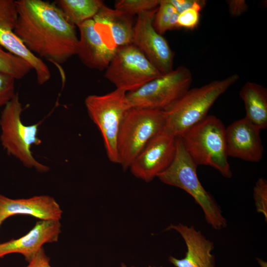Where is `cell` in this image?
Here are the masks:
<instances>
[{
    "mask_svg": "<svg viewBox=\"0 0 267 267\" xmlns=\"http://www.w3.org/2000/svg\"><path fill=\"white\" fill-rule=\"evenodd\" d=\"M16 80L12 76L0 72V108L4 107L15 96Z\"/></svg>",
    "mask_w": 267,
    "mask_h": 267,
    "instance_id": "obj_26",
    "label": "cell"
},
{
    "mask_svg": "<svg viewBox=\"0 0 267 267\" xmlns=\"http://www.w3.org/2000/svg\"><path fill=\"white\" fill-rule=\"evenodd\" d=\"M175 230L183 238L187 251L182 259L170 256L169 262L175 267H216L212 241L207 239L194 226H188L181 223L171 224L165 231Z\"/></svg>",
    "mask_w": 267,
    "mask_h": 267,
    "instance_id": "obj_15",
    "label": "cell"
},
{
    "mask_svg": "<svg viewBox=\"0 0 267 267\" xmlns=\"http://www.w3.org/2000/svg\"><path fill=\"white\" fill-rule=\"evenodd\" d=\"M162 267V266H161V267Z\"/></svg>",
    "mask_w": 267,
    "mask_h": 267,
    "instance_id": "obj_32",
    "label": "cell"
},
{
    "mask_svg": "<svg viewBox=\"0 0 267 267\" xmlns=\"http://www.w3.org/2000/svg\"><path fill=\"white\" fill-rule=\"evenodd\" d=\"M253 197L256 211L263 215L267 221V181L260 178L256 181L253 189Z\"/></svg>",
    "mask_w": 267,
    "mask_h": 267,
    "instance_id": "obj_25",
    "label": "cell"
},
{
    "mask_svg": "<svg viewBox=\"0 0 267 267\" xmlns=\"http://www.w3.org/2000/svg\"><path fill=\"white\" fill-rule=\"evenodd\" d=\"M260 131L261 130L245 117L228 125L225 128L228 156L248 162L261 161L264 148Z\"/></svg>",
    "mask_w": 267,
    "mask_h": 267,
    "instance_id": "obj_14",
    "label": "cell"
},
{
    "mask_svg": "<svg viewBox=\"0 0 267 267\" xmlns=\"http://www.w3.org/2000/svg\"><path fill=\"white\" fill-rule=\"evenodd\" d=\"M166 112L131 108L121 125L117 148L120 164L126 170L136 156L154 136L163 131Z\"/></svg>",
    "mask_w": 267,
    "mask_h": 267,
    "instance_id": "obj_6",
    "label": "cell"
},
{
    "mask_svg": "<svg viewBox=\"0 0 267 267\" xmlns=\"http://www.w3.org/2000/svg\"><path fill=\"white\" fill-rule=\"evenodd\" d=\"M76 26L80 32L76 55L80 60L89 68L100 71L106 69L118 47L105 41L93 19Z\"/></svg>",
    "mask_w": 267,
    "mask_h": 267,
    "instance_id": "obj_13",
    "label": "cell"
},
{
    "mask_svg": "<svg viewBox=\"0 0 267 267\" xmlns=\"http://www.w3.org/2000/svg\"><path fill=\"white\" fill-rule=\"evenodd\" d=\"M239 79L234 74L222 80L213 81L199 88L189 89L166 112L163 131L176 137L200 122L219 97Z\"/></svg>",
    "mask_w": 267,
    "mask_h": 267,
    "instance_id": "obj_4",
    "label": "cell"
},
{
    "mask_svg": "<svg viewBox=\"0 0 267 267\" xmlns=\"http://www.w3.org/2000/svg\"><path fill=\"white\" fill-rule=\"evenodd\" d=\"M33 70L31 64L25 59L5 51L0 46V72L21 79Z\"/></svg>",
    "mask_w": 267,
    "mask_h": 267,
    "instance_id": "obj_22",
    "label": "cell"
},
{
    "mask_svg": "<svg viewBox=\"0 0 267 267\" xmlns=\"http://www.w3.org/2000/svg\"><path fill=\"white\" fill-rule=\"evenodd\" d=\"M240 96L246 110L245 118L260 130L267 127V90L255 82H247L242 87Z\"/></svg>",
    "mask_w": 267,
    "mask_h": 267,
    "instance_id": "obj_19",
    "label": "cell"
},
{
    "mask_svg": "<svg viewBox=\"0 0 267 267\" xmlns=\"http://www.w3.org/2000/svg\"><path fill=\"white\" fill-rule=\"evenodd\" d=\"M178 14L170 0H160L153 22L155 30L162 35L168 31L179 29Z\"/></svg>",
    "mask_w": 267,
    "mask_h": 267,
    "instance_id": "obj_21",
    "label": "cell"
},
{
    "mask_svg": "<svg viewBox=\"0 0 267 267\" xmlns=\"http://www.w3.org/2000/svg\"><path fill=\"white\" fill-rule=\"evenodd\" d=\"M55 4L68 22L77 26L93 19L104 3L100 0H58Z\"/></svg>",
    "mask_w": 267,
    "mask_h": 267,
    "instance_id": "obj_20",
    "label": "cell"
},
{
    "mask_svg": "<svg viewBox=\"0 0 267 267\" xmlns=\"http://www.w3.org/2000/svg\"><path fill=\"white\" fill-rule=\"evenodd\" d=\"M62 211L55 200L49 196L12 199L0 194V224L16 214L29 215L41 220H59Z\"/></svg>",
    "mask_w": 267,
    "mask_h": 267,
    "instance_id": "obj_17",
    "label": "cell"
},
{
    "mask_svg": "<svg viewBox=\"0 0 267 267\" xmlns=\"http://www.w3.org/2000/svg\"><path fill=\"white\" fill-rule=\"evenodd\" d=\"M229 14L233 17L241 16L245 13L248 5L244 0H226Z\"/></svg>",
    "mask_w": 267,
    "mask_h": 267,
    "instance_id": "obj_27",
    "label": "cell"
},
{
    "mask_svg": "<svg viewBox=\"0 0 267 267\" xmlns=\"http://www.w3.org/2000/svg\"><path fill=\"white\" fill-rule=\"evenodd\" d=\"M50 259L42 248L36 256L25 267H51L49 264Z\"/></svg>",
    "mask_w": 267,
    "mask_h": 267,
    "instance_id": "obj_28",
    "label": "cell"
},
{
    "mask_svg": "<svg viewBox=\"0 0 267 267\" xmlns=\"http://www.w3.org/2000/svg\"><path fill=\"white\" fill-rule=\"evenodd\" d=\"M170 1L179 14L186 9L192 7L197 0H170Z\"/></svg>",
    "mask_w": 267,
    "mask_h": 267,
    "instance_id": "obj_29",
    "label": "cell"
},
{
    "mask_svg": "<svg viewBox=\"0 0 267 267\" xmlns=\"http://www.w3.org/2000/svg\"><path fill=\"white\" fill-rule=\"evenodd\" d=\"M157 8L137 15L134 27L132 44L162 74H165L174 69V54L166 40L153 26Z\"/></svg>",
    "mask_w": 267,
    "mask_h": 267,
    "instance_id": "obj_10",
    "label": "cell"
},
{
    "mask_svg": "<svg viewBox=\"0 0 267 267\" xmlns=\"http://www.w3.org/2000/svg\"><path fill=\"white\" fill-rule=\"evenodd\" d=\"M23 108L18 93L3 107L0 116V140L6 153L14 156L28 168H34L40 173L49 168L39 162L31 150L33 145L42 143L38 136L40 123L27 126L21 119Z\"/></svg>",
    "mask_w": 267,
    "mask_h": 267,
    "instance_id": "obj_5",
    "label": "cell"
},
{
    "mask_svg": "<svg viewBox=\"0 0 267 267\" xmlns=\"http://www.w3.org/2000/svg\"><path fill=\"white\" fill-rule=\"evenodd\" d=\"M197 165L177 137L175 157L170 165L157 177L163 183L179 188L189 194L202 209L206 222L216 230L227 226L226 219L218 203L203 187L197 175Z\"/></svg>",
    "mask_w": 267,
    "mask_h": 267,
    "instance_id": "obj_2",
    "label": "cell"
},
{
    "mask_svg": "<svg viewBox=\"0 0 267 267\" xmlns=\"http://www.w3.org/2000/svg\"><path fill=\"white\" fill-rule=\"evenodd\" d=\"M14 0H0V46L28 62L35 70L38 84L43 85L51 78L43 60L30 52L14 33L17 19Z\"/></svg>",
    "mask_w": 267,
    "mask_h": 267,
    "instance_id": "obj_12",
    "label": "cell"
},
{
    "mask_svg": "<svg viewBox=\"0 0 267 267\" xmlns=\"http://www.w3.org/2000/svg\"><path fill=\"white\" fill-rule=\"evenodd\" d=\"M256 260L261 267H267V262L260 258H257Z\"/></svg>",
    "mask_w": 267,
    "mask_h": 267,
    "instance_id": "obj_30",
    "label": "cell"
},
{
    "mask_svg": "<svg viewBox=\"0 0 267 267\" xmlns=\"http://www.w3.org/2000/svg\"><path fill=\"white\" fill-rule=\"evenodd\" d=\"M178 137L197 166H209L226 178L232 177L227 160L225 128L218 118L207 115Z\"/></svg>",
    "mask_w": 267,
    "mask_h": 267,
    "instance_id": "obj_3",
    "label": "cell"
},
{
    "mask_svg": "<svg viewBox=\"0 0 267 267\" xmlns=\"http://www.w3.org/2000/svg\"><path fill=\"white\" fill-rule=\"evenodd\" d=\"M59 220H41L26 235L0 244V259L11 253L22 254L29 263L43 244L57 242L61 230Z\"/></svg>",
    "mask_w": 267,
    "mask_h": 267,
    "instance_id": "obj_16",
    "label": "cell"
},
{
    "mask_svg": "<svg viewBox=\"0 0 267 267\" xmlns=\"http://www.w3.org/2000/svg\"><path fill=\"white\" fill-rule=\"evenodd\" d=\"M176 147L177 137L162 131L146 143L129 169L136 178L150 182L172 163Z\"/></svg>",
    "mask_w": 267,
    "mask_h": 267,
    "instance_id": "obj_11",
    "label": "cell"
},
{
    "mask_svg": "<svg viewBox=\"0 0 267 267\" xmlns=\"http://www.w3.org/2000/svg\"><path fill=\"white\" fill-rule=\"evenodd\" d=\"M162 74L133 44L117 48L105 77L116 89L134 91Z\"/></svg>",
    "mask_w": 267,
    "mask_h": 267,
    "instance_id": "obj_9",
    "label": "cell"
},
{
    "mask_svg": "<svg viewBox=\"0 0 267 267\" xmlns=\"http://www.w3.org/2000/svg\"><path fill=\"white\" fill-rule=\"evenodd\" d=\"M160 0H120L116 1V9L132 16L156 9Z\"/></svg>",
    "mask_w": 267,
    "mask_h": 267,
    "instance_id": "obj_23",
    "label": "cell"
},
{
    "mask_svg": "<svg viewBox=\"0 0 267 267\" xmlns=\"http://www.w3.org/2000/svg\"></svg>",
    "mask_w": 267,
    "mask_h": 267,
    "instance_id": "obj_33",
    "label": "cell"
},
{
    "mask_svg": "<svg viewBox=\"0 0 267 267\" xmlns=\"http://www.w3.org/2000/svg\"><path fill=\"white\" fill-rule=\"evenodd\" d=\"M15 2L18 16L14 33L30 52L57 65L76 55L75 26L55 3L42 0Z\"/></svg>",
    "mask_w": 267,
    "mask_h": 267,
    "instance_id": "obj_1",
    "label": "cell"
},
{
    "mask_svg": "<svg viewBox=\"0 0 267 267\" xmlns=\"http://www.w3.org/2000/svg\"><path fill=\"white\" fill-rule=\"evenodd\" d=\"M206 3L205 0H197L192 7L179 13L178 18V25L179 28H183L188 30H193L196 28L199 23L200 12L205 6Z\"/></svg>",
    "mask_w": 267,
    "mask_h": 267,
    "instance_id": "obj_24",
    "label": "cell"
},
{
    "mask_svg": "<svg viewBox=\"0 0 267 267\" xmlns=\"http://www.w3.org/2000/svg\"><path fill=\"white\" fill-rule=\"evenodd\" d=\"M126 92L116 89L104 95H89L85 104L89 118L98 128L109 160L118 164L117 138L122 122L131 108Z\"/></svg>",
    "mask_w": 267,
    "mask_h": 267,
    "instance_id": "obj_8",
    "label": "cell"
},
{
    "mask_svg": "<svg viewBox=\"0 0 267 267\" xmlns=\"http://www.w3.org/2000/svg\"><path fill=\"white\" fill-rule=\"evenodd\" d=\"M93 20L96 24L108 27L110 37L117 47L132 44L133 16L104 4Z\"/></svg>",
    "mask_w": 267,
    "mask_h": 267,
    "instance_id": "obj_18",
    "label": "cell"
},
{
    "mask_svg": "<svg viewBox=\"0 0 267 267\" xmlns=\"http://www.w3.org/2000/svg\"><path fill=\"white\" fill-rule=\"evenodd\" d=\"M121 267H136V266H127V265L125 264H122L121 265ZM147 267H156L155 266H148Z\"/></svg>",
    "mask_w": 267,
    "mask_h": 267,
    "instance_id": "obj_31",
    "label": "cell"
},
{
    "mask_svg": "<svg viewBox=\"0 0 267 267\" xmlns=\"http://www.w3.org/2000/svg\"><path fill=\"white\" fill-rule=\"evenodd\" d=\"M192 81L190 70L180 66L126 93L130 108L169 110L189 89Z\"/></svg>",
    "mask_w": 267,
    "mask_h": 267,
    "instance_id": "obj_7",
    "label": "cell"
}]
</instances>
